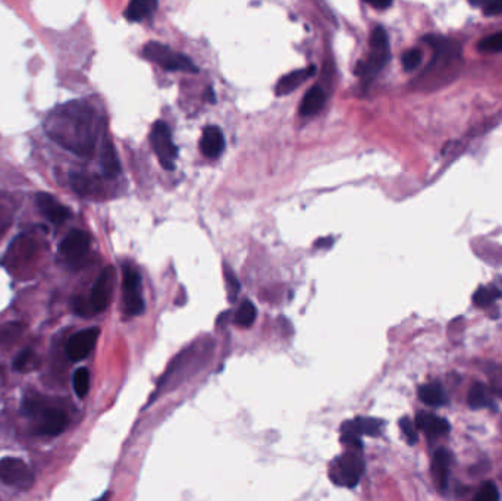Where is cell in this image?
Instances as JSON below:
<instances>
[{"label":"cell","instance_id":"f546056e","mask_svg":"<svg viewBox=\"0 0 502 501\" xmlns=\"http://www.w3.org/2000/svg\"><path fill=\"white\" fill-rule=\"evenodd\" d=\"M475 501H499V491L494 482H484L477 491Z\"/></svg>","mask_w":502,"mask_h":501},{"label":"cell","instance_id":"5b68a950","mask_svg":"<svg viewBox=\"0 0 502 501\" xmlns=\"http://www.w3.org/2000/svg\"><path fill=\"white\" fill-rule=\"evenodd\" d=\"M365 472V460L358 452L344 453L331 464V479L337 485L354 488Z\"/></svg>","mask_w":502,"mask_h":501},{"label":"cell","instance_id":"9c48e42d","mask_svg":"<svg viewBox=\"0 0 502 501\" xmlns=\"http://www.w3.org/2000/svg\"><path fill=\"white\" fill-rule=\"evenodd\" d=\"M99 334V328H87V330L74 334L66 342V356L73 361H80L87 357L94 349Z\"/></svg>","mask_w":502,"mask_h":501},{"label":"cell","instance_id":"44dd1931","mask_svg":"<svg viewBox=\"0 0 502 501\" xmlns=\"http://www.w3.org/2000/svg\"><path fill=\"white\" fill-rule=\"evenodd\" d=\"M419 397L420 400L427 404V406H442L446 402V395L445 391L442 388L441 384L438 383H432V384H426L419 390Z\"/></svg>","mask_w":502,"mask_h":501},{"label":"cell","instance_id":"f35d334b","mask_svg":"<svg viewBox=\"0 0 502 501\" xmlns=\"http://www.w3.org/2000/svg\"><path fill=\"white\" fill-rule=\"evenodd\" d=\"M495 394H496L498 397H501V399H502V388H498V390H495Z\"/></svg>","mask_w":502,"mask_h":501},{"label":"cell","instance_id":"ffe728a7","mask_svg":"<svg viewBox=\"0 0 502 501\" xmlns=\"http://www.w3.org/2000/svg\"><path fill=\"white\" fill-rule=\"evenodd\" d=\"M16 204L11 194L0 192V238L11 228Z\"/></svg>","mask_w":502,"mask_h":501},{"label":"cell","instance_id":"8992f818","mask_svg":"<svg viewBox=\"0 0 502 501\" xmlns=\"http://www.w3.org/2000/svg\"><path fill=\"white\" fill-rule=\"evenodd\" d=\"M150 144L165 169H174L178 147L172 142V134L165 120H156L150 131Z\"/></svg>","mask_w":502,"mask_h":501},{"label":"cell","instance_id":"d4e9b609","mask_svg":"<svg viewBox=\"0 0 502 501\" xmlns=\"http://www.w3.org/2000/svg\"><path fill=\"white\" fill-rule=\"evenodd\" d=\"M24 326L20 322H8L0 326V345L13 344L21 337Z\"/></svg>","mask_w":502,"mask_h":501},{"label":"cell","instance_id":"74e56055","mask_svg":"<svg viewBox=\"0 0 502 501\" xmlns=\"http://www.w3.org/2000/svg\"><path fill=\"white\" fill-rule=\"evenodd\" d=\"M332 241H334V238H331V237H329V238H323V240H319L318 241V243H316V246H329V245H332Z\"/></svg>","mask_w":502,"mask_h":501},{"label":"cell","instance_id":"6da1fadb","mask_svg":"<svg viewBox=\"0 0 502 501\" xmlns=\"http://www.w3.org/2000/svg\"><path fill=\"white\" fill-rule=\"evenodd\" d=\"M46 127L49 135L65 149L80 156H92L97 130L94 112L89 105L68 103L49 118Z\"/></svg>","mask_w":502,"mask_h":501},{"label":"cell","instance_id":"9a60e30c","mask_svg":"<svg viewBox=\"0 0 502 501\" xmlns=\"http://www.w3.org/2000/svg\"><path fill=\"white\" fill-rule=\"evenodd\" d=\"M449 464H451V454L445 448H439L434 454V463H432V472L439 490H446L448 487V476H449Z\"/></svg>","mask_w":502,"mask_h":501},{"label":"cell","instance_id":"8d00e7d4","mask_svg":"<svg viewBox=\"0 0 502 501\" xmlns=\"http://www.w3.org/2000/svg\"><path fill=\"white\" fill-rule=\"evenodd\" d=\"M206 97H207V100H209L211 103H215V101H216V96H215V92H213V89H212V87L207 89V92H206Z\"/></svg>","mask_w":502,"mask_h":501},{"label":"cell","instance_id":"4316f807","mask_svg":"<svg viewBox=\"0 0 502 501\" xmlns=\"http://www.w3.org/2000/svg\"><path fill=\"white\" fill-rule=\"evenodd\" d=\"M74 391L78 397H85L90 390V372L87 368H78L73 376Z\"/></svg>","mask_w":502,"mask_h":501},{"label":"cell","instance_id":"f1b7e54d","mask_svg":"<svg viewBox=\"0 0 502 501\" xmlns=\"http://www.w3.org/2000/svg\"><path fill=\"white\" fill-rule=\"evenodd\" d=\"M479 50L483 54H501L502 51V31H498L492 36L484 37L479 43Z\"/></svg>","mask_w":502,"mask_h":501},{"label":"cell","instance_id":"277c9868","mask_svg":"<svg viewBox=\"0 0 502 501\" xmlns=\"http://www.w3.org/2000/svg\"><path fill=\"white\" fill-rule=\"evenodd\" d=\"M143 55L147 61L159 65L166 71H184V73H199V68L188 56L178 54V51L172 50L169 46L158 43V42H149L143 47Z\"/></svg>","mask_w":502,"mask_h":501},{"label":"cell","instance_id":"d6a6232c","mask_svg":"<svg viewBox=\"0 0 502 501\" xmlns=\"http://www.w3.org/2000/svg\"><path fill=\"white\" fill-rule=\"evenodd\" d=\"M400 426L403 429V434L408 440V443L415 444V441H418V429H415V425L408 418H403L400 421Z\"/></svg>","mask_w":502,"mask_h":501},{"label":"cell","instance_id":"484cf974","mask_svg":"<svg viewBox=\"0 0 502 501\" xmlns=\"http://www.w3.org/2000/svg\"><path fill=\"white\" fill-rule=\"evenodd\" d=\"M501 297V291L495 287H480L473 296V302L479 307H488Z\"/></svg>","mask_w":502,"mask_h":501},{"label":"cell","instance_id":"ba28073f","mask_svg":"<svg viewBox=\"0 0 502 501\" xmlns=\"http://www.w3.org/2000/svg\"><path fill=\"white\" fill-rule=\"evenodd\" d=\"M113 283H115V271L112 266H108L100 272L96 284L92 288L90 299H89L92 314H100L103 310L108 309L112 299Z\"/></svg>","mask_w":502,"mask_h":501},{"label":"cell","instance_id":"7402d4cb","mask_svg":"<svg viewBox=\"0 0 502 501\" xmlns=\"http://www.w3.org/2000/svg\"><path fill=\"white\" fill-rule=\"evenodd\" d=\"M349 423L360 437L361 435L377 437L380 434V431H382V422L375 418H357L354 421H349Z\"/></svg>","mask_w":502,"mask_h":501},{"label":"cell","instance_id":"83f0119b","mask_svg":"<svg viewBox=\"0 0 502 501\" xmlns=\"http://www.w3.org/2000/svg\"><path fill=\"white\" fill-rule=\"evenodd\" d=\"M69 183H71L74 192L81 196H87L93 192V181L87 175L80 174V172H71Z\"/></svg>","mask_w":502,"mask_h":501},{"label":"cell","instance_id":"ac0fdd59","mask_svg":"<svg viewBox=\"0 0 502 501\" xmlns=\"http://www.w3.org/2000/svg\"><path fill=\"white\" fill-rule=\"evenodd\" d=\"M156 8H158V2H154V0H132L124 15L128 21L138 23L151 15Z\"/></svg>","mask_w":502,"mask_h":501},{"label":"cell","instance_id":"30bf717a","mask_svg":"<svg viewBox=\"0 0 502 501\" xmlns=\"http://www.w3.org/2000/svg\"><path fill=\"white\" fill-rule=\"evenodd\" d=\"M92 238L82 230H73L69 233L59 246L61 254L69 262H77L82 259L90 250Z\"/></svg>","mask_w":502,"mask_h":501},{"label":"cell","instance_id":"836d02e7","mask_svg":"<svg viewBox=\"0 0 502 501\" xmlns=\"http://www.w3.org/2000/svg\"><path fill=\"white\" fill-rule=\"evenodd\" d=\"M31 360H32V352L31 350H24L18 356H16V359L13 361V368L16 371H25Z\"/></svg>","mask_w":502,"mask_h":501},{"label":"cell","instance_id":"2e32d148","mask_svg":"<svg viewBox=\"0 0 502 501\" xmlns=\"http://www.w3.org/2000/svg\"><path fill=\"white\" fill-rule=\"evenodd\" d=\"M326 103V94L320 85H313L303 97L300 115L301 116H313L319 113Z\"/></svg>","mask_w":502,"mask_h":501},{"label":"cell","instance_id":"e575fe53","mask_svg":"<svg viewBox=\"0 0 502 501\" xmlns=\"http://www.w3.org/2000/svg\"><path fill=\"white\" fill-rule=\"evenodd\" d=\"M484 15H499L502 13V4H491L487 8H484Z\"/></svg>","mask_w":502,"mask_h":501},{"label":"cell","instance_id":"7a4b0ae2","mask_svg":"<svg viewBox=\"0 0 502 501\" xmlns=\"http://www.w3.org/2000/svg\"><path fill=\"white\" fill-rule=\"evenodd\" d=\"M24 412L28 416L37 418V433L43 435L55 437L62 434L69 423V418L65 410L56 407H47L44 400L39 395H31L24 402Z\"/></svg>","mask_w":502,"mask_h":501},{"label":"cell","instance_id":"5bb4252c","mask_svg":"<svg viewBox=\"0 0 502 501\" xmlns=\"http://www.w3.org/2000/svg\"><path fill=\"white\" fill-rule=\"evenodd\" d=\"M316 74V66H307L304 69H297V71H292L287 75H284L280 82L276 84V94L278 96H287L292 93L296 89H299L300 85L308 80L310 77H313Z\"/></svg>","mask_w":502,"mask_h":501},{"label":"cell","instance_id":"4fadbf2b","mask_svg":"<svg viewBox=\"0 0 502 501\" xmlns=\"http://www.w3.org/2000/svg\"><path fill=\"white\" fill-rule=\"evenodd\" d=\"M415 428L422 429L429 438H438L449 433V423L446 419H442L437 414L427 412H420L415 416Z\"/></svg>","mask_w":502,"mask_h":501},{"label":"cell","instance_id":"e0dca14e","mask_svg":"<svg viewBox=\"0 0 502 501\" xmlns=\"http://www.w3.org/2000/svg\"><path fill=\"white\" fill-rule=\"evenodd\" d=\"M101 171L106 178H116L120 174V165L112 142H106L101 150Z\"/></svg>","mask_w":502,"mask_h":501},{"label":"cell","instance_id":"4dcf8cb0","mask_svg":"<svg viewBox=\"0 0 502 501\" xmlns=\"http://www.w3.org/2000/svg\"><path fill=\"white\" fill-rule=\"evenodd\" d=\"M403 66L406 71H413V69L418 68L422 62V51L419 49H410L401 58Z\"/></svg>","mask_w":502,"mask_h":501},{"label":"cell","instance_id":"d590c367","mask_svg":"<svg viewBox=\"0 0 502 501\" xmlns=\"http://www.w3.org/2000/svg\"><path fill=\"white\" fill-rule=\"evenodd\" d=\"M391 5H392L391 2H370V6L375 9H387Z\"/></svg>","mask_w":502,"mask_h":501},{"label":"cell","instance_id":"d6986e66","mask_svg":"<svg viewBox=\"0 0 502 501\" xmlns=\"http://www.w3.org/2000/svg\"><path fill=\"white\" fill-rule=\"evenodd\" d=\"M467 400H469V406L472 409H484L494 406L491 388L482 383H475L472 385L469 391V399Z\"/></svg>","mask_w":502,"mask_h":501},{"label":"cell","instance_id":"cb8c5ba5","mask_svg":"<svg viewBox=\"0 0 502 501\" xmlns=\"http://www.w3.org/2000/svg\"><path fill=\"white\" fill-rule=\"evenodd\" d=\"M257 316V309L250 300H244L235 314V323L241 328H249L254 323Z\"/></svg>","mask_w":502,"mask_h":501},{"label":"cell","instance_id":"52a82bcc","mask_svg":"<svg viewBox=\"0 0 502 501\" xmlns=\"http://www.w3.org/2000/svg\"><path fill=\"white\" fill-rule=\"evenodd\" d=\"M0 481L8 487L28 490L34 483V474L24 460L4 457L0 459Z\"/></svg>","mask_w":502,"mask_h":501},{"label":"cell","instance_id":"1f68e13d","mask_svg":"<svg viewBox=\"0 0 502 501\" xmlns=\"http://www.w3.org/2000/svg\"><path fill=\"white\" fill-rule=\"evenodd\" d=\"M225 278H227V285H228V291H230V299L231 302L237 300L238 292L241 290V284L237 278V275L232 272L231 268L225 266Z\"/></svg>","mask_w":502,"mask_h":501},{"label":"cell","instance_id":"8fae6325","mask_svg":"<svg viewBox=\"0 0 502 501\" xmlns=\"http://www.w3.org/2000/svg\"><path fill=\"white\" fill-rule=\"evenodd\" d=\"M36 202L42 215L51 223H55V225H61L66 219L71 218V209H68L65 204L58 202L49 193H39Z\"/></svg>","mask_w":502,"mask_h":501},{"label":"cell","instance_id":"603a6c76","mask_svg":"<svg viewBox=\"0 0 502 501\" xmlns=\"http://www.w3.org/2000/svg\"><path fill=\"white\" fill-rule=\"evenodd\" d=\"M146 309L144 299L140 291H124V312L128 316L142 315Z\"/></svg>","mask_w":502,"mask_h":501},{"label":"cell","instance_id":"3957f363","mask_svg":"<svg viewBox=\"0 0 502 501\" xmlns=\"http://www.w3.org/2000/svg\"><path fill=\"white\" fill-rule=\"evenodd\" d=\"M389 58H391V50H389L388 34L384 27L379 25L372 31L369 58L368 61L360 62L357 65L356 74H358L363 80L370 81L382 71L384 66L388 63Z\"/></svg>","mask_w":502,"mask_h":501},{"label":"cell","instance_id":"7c38bea8","mask_svg":"<svg viewBox=\"0 0 502 501\" xmlns=\"http://www.w3.org/2000/svg\"><path fill=\"white\" fill-rule=\"evenodd\" d=\"M225 146H227V143H225V135L219 127L209 125L203 130L200 138V150L206 158H219L225 150Z\"/></svg>","mask_w":502,"mask_h":501}]
</instances>
